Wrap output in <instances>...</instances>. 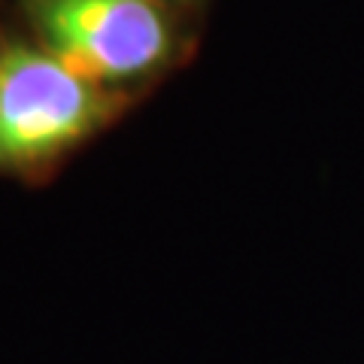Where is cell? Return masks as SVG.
<instances>
[{
  "instance_id": "obj_1",
  "label": "cell",
  "mask_w": 364,
  "mask_h": 364,
  "mask_svg": "<svg viewBox=\"0 0 364 364\" xmlns=\"http://www.w3.org/2000/svg\"><path fill=\"white\" fill-rule=\"evenodd\" d=\"M119 97L46 49L9 46L0 55V170L55 161L97 134Z\"/></svg>"
},
{
  "instance_id": "obj_2",
  "label": "cell",
  "mask_w": 364,
  "mask_h": 364,
  "mask_svg": "<svg viewBox=\"0 0 364 364\" xmlns=\"http://www.w3.org/2000/svg\"><path fill=\"white\" fill-rule=\"evenodd\" d=\"M43 49L97 82H128L173 52V25L158 0H25Z\"/></svg>"
},
{
  "instance_id": "obj_3",
  "label": "cell",
  "mask_w": 364,
  "mask_h": 364,
  "mask_svg": "<svg viewBox=\"0 0 364 364\" xmlns=\"http://www.w3.org/2000/svg\"><path fill=\"white\" fill-rule=\"evenodd\" d=\"M158 4H161V0H158ZM179 4H182V0H179Z\"/></svg>"
}]
</instances>
